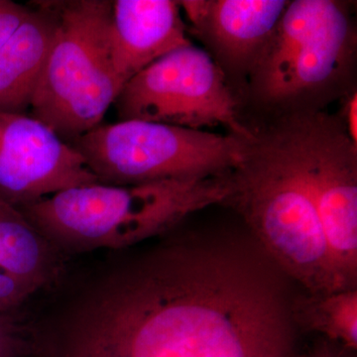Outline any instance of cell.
Listing matches in <instances>:
<instances>
[{"instance_id":"cell-12","label":"cell","mask_w":357,"mask_h":357,"mask_svg":"<svg viewBox=\"0 0 357 357\" xmlns=\"http://www.w3.org/2000/svg\"><path fill=\"white\" fill-rule=\"evenodd\" d=\"M57 27L51 0L34 1L0 49V112L25 114L50 53Z\"/></svg>"},{"instance_id":"cell-9","label":"cell","mask_w":357,"mask_h":357,"mask_svg":"<svg viewBox=\"0 0 357 357\" xmlns=\"http://www.w3.org/2000/svg\"><path fill=\"white\" fill-rule=\"evenodd\" d=\"M95 183L83 156L43 122L0 112V199L20 208Z\"/></svg>"},{"instance_id":"cell-16","label":"cell","mask_w":357,"mask_h":357,"mask_svg":"<svg viewBox=\"0 0 357 357\" xmlns=\"http://www.w3.org/2000/svg\"><path fill=\"white\" fill-rule=\"evenodd\" d=\"M29 13V6L0 0V49L13 36Z\"/></svg>"},{"instance_id":"cell-17","label":"cell","mask_w":357,"mask_h":357,"mask_svg":"<svg viewBox=\"0 0 357 357\" xmlns=\"http://www.w3.org/2000/svg\"><path fill=\"white\" fill-rule=\"evenodd\" d=\"M340 103L337 116L344 124L352 142L357 145V89L342 98Z\"/></svg>"},{"instance_id":"cell-4","label":"cell","mask_w":357,"mask_h":357,"mask_svg":"<svg viewBox=\"0 0 357 357\" xmlns=\"http://www.w3.org/2000/svg\"><path fill=\"white\" fill-rule=\"evenodd\" d=\"M223 177L79 185L18 208L57 250L124 249L177 229L229 196Z\"/></svg>"},{"instance_id":"cell-2","label":"cell","mask_w":357,"mask_h":357,"mask_svg":"<svg viewBox=\"0 0 357 357\" xmlns=\"http://www.w3.org/2000/svg\"><path fill=\"white\" fill-rule=\"evenodd\" d=\"M229 174V204L289 278L311 295L345 289L286 119L256 123Z\"/></svg>"},{"instance_id":"cell-15","label":"cell","mask_w":357,"mask_h":357,"mask_svg":"<svg viewBox=\"0 0 357 357\" xmlns=\"http://www.w3.org/2000/svg\"><path fill=\"white\" fill-rule=\"evenodd\" d=\"M35 291L0 270V312H10Z\"/></svg>"},{"instance_id":"cell-14","label":"cell","mask_w":357,"mask_h":357,"mask_svg":"<svg viewBox=\"0 0 357 357\" xmlns=\"http://www.w3.org/2000/svg\"><path fill=\"white\" fill-rule=\"evenodd\" d=\"M295 324L323 333L344 349H357V289L296 298L292 305Z\"/></svg>"},{"instance_id":"cell-6","label":"cell","mask_w":357,"mask_h":357,"mask_svg":"<svg viewBox=\"0 0 357 357\" xmlns=\"http://www.w3.org/2000/svg\"><path fill=\"white\" fill-rule=\"evenodd\" d=\"M249 138L142 121L100 124L70 143L105 185L223 177Z\"/></svg>"},{"instance_id":"cell-8","label":"cell","mask_w":357,"mask_h":357,"mask_svg":"<svg viewBox=\"0 0 357 357\" xmlns=\"http://www.w3.org/2000/svg\"><path fill=\"white\" fill-rule=\"evenodd\" d=\"M345 290L357 289V145L337 114L287 117Z\"/></svg>"},{"instance_id":"cell-5","label":"cell","mask_w":357,"mask_h":357,"mask_svg":"<svg viewBox=\"0 0 357 357\" xmlns=\"http://www.w3.org/2000/svg\"><path fill=\"white\" fill-rule=\"evenodd\" d=\"M51 3L57 27L30 109L70 144L102 124L122 89L112 63V1Z\"/></svg>"},{"instance_id":"cell-19","label":"cell","mask_w":357,"mask_h":357,"mask_svg":"<svg viewBox=\"0 0 357 357\" xmlns=\"http://www.w3.org/2000/svg\"><path fill=\"white\" fill-rule=\"evenodd\" d=\"M296 357H345L342 352L337 351V349H333L330 344H321L316 349H312L307 354H301Z\"/></svg>"},{"instance_id":"cell-11","label":"cell","mask_w":357,"mask_h":357,"mask_svg":"<svg viewBox=\"0 0 357 357\" xmlns=\"http://www.w3.org/2000/svg\"><path fill=\"white\" fill-rule=\"evenodd\" d=\"M191 44L178 1H112V63L122 88L155 61Z\"/></svg>"},{"instance_id":"cell-1","label":"cell","mask_w":357,"mask_h":357,"mask_svg":"<svg viewBox=\"0 0 357 357\" xmlns=\"http://www.w3.org/2000/svg\"><path fill=\"white\" fill-rule=\"evenodd\" d=\"M175 229L77 298L57 356H297L290 278L248 230Z\"/></svg>"},{"instance_id":"cell-13","label":"cell","mask_w":357,"mask_h":357,"mask_svg":"<svg viewBox=\"0 0 357 357\" xmlns=\"http://www.w3.org/2000/svg\"><path fill=\"white\" fill-rule=\"evenodd\" d=\"M56 249L15 206L0 199V270L37 291L57 275Z\"/></svg>"},{"instance_id":"cell-10","label":"cell","mask_w":357,"mask_h":357,"mask_svg":"<svg viewBox=\"0 0 357 357\" xmlns=\"http://www.w3.org/2000/svg\"><path fill=\"white\" fill-rule=\"evenodd\" d=\"M290 0H182L188 33L238 98Z\"/></svg>"},{"instance_id":"cell-7","label":"cell","mask_w":357,"mask_h":357,"mask_svg":"<svg viewBox=\"0 0 357 357\" xmlns=\"http://www.w3.org/2000/svg\"><path fill=\"white\" fill-rule=\"evenodd\" d=\"M119 121H142L253 135L236 93L213 59L191 44L155 61L122 88L114 103Z\"/></svg>"},{"instance_id":"cell-18","label":"cell","mask_w":357,"mask_h":357,"mask_svg":"<svg viewBox=\"0 0 357 357\" xmlns=\"http://www.w3.org/2000/svg\"><path fill=\"white\" fill-rule=\"evenodd\" d=\"M8 314L0 312V357L13 356L15 345V324Z\"/></svg>"},{"instance_id":"cell-3","label":"cell","mask_w":357,"mask_h":357,"mask_svg":"<svg viewBox=\"0 0 357 357\" xmlns=\"http://www.w3.org/2000/svg\"><path fill=\"white\" fill-rule=\"evenodd\" d=\"M354 2L290 0L241 96L265 123L326 112L356 86Z\"/></svg>"}]
</instances>
